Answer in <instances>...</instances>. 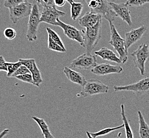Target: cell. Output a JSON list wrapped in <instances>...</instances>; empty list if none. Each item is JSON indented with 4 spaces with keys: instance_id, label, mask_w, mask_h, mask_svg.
I'll list each match as a JSON object with an SVG mask.
<instances>
[{
    "instance_id": "7c38bea8",
    "label": "cell",
    "mask_w": 149,
    "mask_h": 138,
    "mask_svg": "<svg viewBox=\"0 0 149 138\" xmlns=\"http://www.w3.org/2000/svg\"><path fill=\"white\" fill-rule=\"evenodd\" d=\"M123 71V68L120 65H111L109 63H102L91 70L93 74L97 76H103L110 74H120Z\"/></svg>"
},
{
    "instance_id": "e575fe53",
    "label": "cell",
    "mask_w": 149,
    "mask_h": 138,
    "mask_svg": "<svg viewBox=\"0 0 149 138\" xmlns=\"http://www.w3.org/2000/svg\"><path fill=\"white\" fill-rule=\"evenodd\" d=\"M9 132V130L8 128L4 129L3 131L0 133V138H4V137H6Z\"/></svg>"
},
{
    "instance_id": "5b68a950",
    "label": "cell",
    "mask_w": 149,
    "mask_h": 138,
    "mask_svg": "<svg viewBox=\"0 0 149 138\" xmlns=\"http://www.w3.org/2000/svg\"><path fill=\"white\" fill-rule=\"evenodd\" d=\"M109 87L102 81L95 79H89L87 81L84 86L82 87L80 93L78 96L87 97L102 93H107Z\"/></svg>"
},
{
    "instance_id": "9c48e42d",
    "label": "cell",
    "mask_w": 149,
    "mask_h": 138,
    "mask_svg": "<svg viewBox=\"0 0 149 138\" xmlns=\"http://www.w3.org/2000/svg\"><path fill=\"white\" fill-rule=\"evenodd\" d=\"M57 21V26H58L63 29L65 36L72 41L77 42L84 48V30H80L74 26L63 23L59 18Z\"/></svg>"
},
{
    "instance_id": "836d02e7",
    "label": "cell",
    "mask_w": 149,
    "mask_h": 138,
    "mask_svg": "<svg viewBox=\"0 0 149 138\" xmlns=\"http://www.w3.org/2000/svg\"><path fill=\"white\" fill-rule=\"evenodd\" d=\"M66 0H54L56 7H63L66 3Z\"/></svg>"
},
{
    "instance_id": "2e32d148",
    "label": "cell",
    "mask_w": 149,
    "mask_h": 138,
    "mask_svg": "<svg viewBox=\"0 0 149 138\" xmlns=\"http://www.w3.org/2000/svg\"><path fill=\"white\" fill-rule=\"evenodd\" d=\"M64 73L68 79V80L71 81L74 84H77L82 87L87 82V79L83 74L81 73L74 71L71 69V68L65 67L64 70Z\"/></svg>"
},
{
    "instance_id": "83f0119b",
    "label": "cell",
    "mask_w": 149,
    "mask_h": 138,
    "mask_svg": "<svg viewBox=\"0 0 149 138\" xmlns=\"http://www.w3.org/2000/svg\"><path fill=\"white\" fill-rule=\"evenodd\" d=\"M18 61L23 65L26 67L30 72L32 70L34 63H36L34 58H20Z\"/></svg>"
},
{
    "instance_id": "30bf717a",
    "label": "cell",
    "mask_w": 149,
    "mask_h": 138,
    "mask_svg": "<svg viewBox=\"0 0 149 138\" xmlns=\"http://www.w3.org/2000/svg\"><path fill=\"white\" fill-rule=\"evenodd\" d=\"M33 4L27 2L9 8V16L13 23L16 24L20 20L29 16Z\"/></svg>"
},
{
    "instance_id": "5bb4252c",
    "label": "cell",
    "mask_w": 149,
    "mask_h": 138,
    "mask_svg": "<svg viewBox=\"0 0 149 138\" xmlns=\"http://www.w3.org/2000/svg\"><path fill=\"white\" fill-rule=\"evenodd\" d=\"M147 30L146 26H142L136 29H133L125 34V43L127 49L130 47L132 45L139 41L142 38L143 35Z\"/></svg>"
},
{
    "instance_id": "ba28073f",
    "label": "cell",
    "mask_w": 149,
    "mask_h": 138,
    "mask_svg": "<svg viewBox=\"0 0 149 138\" xmlns=\"http://www.w3.org/2000/svg\"><path fill=\"white\" fill-rule=\"evenodd\" d=\"M96 56L85 53L72 61L70 68L80 70H91L97 65Z\"/></svg>"
},
{
    "instance_id": "ffe728a7",
    "label": "cell",
    "mask_w": 149,
    "mask_h": 138,
    "mask_svg": "<svg viewBox=\"0 0 149 138\" xmlns=\"http://www.w3.org/2000/svg\"><path fill=\"white\" fill-rule=\"evenodd\" d=\"M121 116L122 120L123 122L124 128L125 129L126 137V138H134L133 131L130 125V122L128 119L127 118L126 115L125 113V106L123 104H122L121 105Z\"/></svg>"
},
{
    "instance_id": "d4e9b609",
    "label": "cell",
    "mask_w": 149,
    "mask_h": 138,
    "mask_svg": "<svg viewBox=\"0 0 149 138\" xmlns=\"http://www.w3.org/2000/svg\"><path fill=\"white\" fill-rule=\"evenodd\" d=\"M48 48L53 51H57L60 53H64L66 51L61 46L54 42L51 37L48 36Z\"/></svg>"
},
{
    "instance_id": "484cf974",
    "label": "cell",
    "mask_w": 149,
    "mask_h": 138,
    "mask_svg": "<svg viewBox=\"0 0 149 138\" xmlns=\"http://www.w3.org/2000/svg\"><path fill=\"white\" fill-rule=\"evenodd\" d=\"M22 64L18 61L15 63L8 62V71H7V77L11 78L13 73L17 70V69Z\"/></svg>"
},
{
    "instance_id": "277c9868",
    "label": "cell",
    "mask_w": 149,
    "mask_h": 138,
    "mask_svg": "<svg viewBox=\"0 0 149 138\" xmlns=\"http://www.w3.org/2000/svg\"><path fill=\"white\" fill-rule=\"evenodd\" d=\"M41 12L39 5L36 2L33 4L32 10L30 14L27 25L26 38L29 42H34L38 39L37 33L40 23Z\"/></svg>"
},
{
    "instance_id": "d6986e66",
    "label": "cell",
    "mask_w": 149,
    "mask_h": 138,
    "mask_svg": "<svg viewBox=\"0 0 149 138\" xmlns=\"http://www.w3.org/2000/svg\"><path fill=\"white\" fill-rule=\"evenodd\" d=\"M32 118L39 125L44 136V138H55L51 133L49 128L48 125L47 124L44 119H40L36 116H32Z\"/></svg>"
},
{
    "instance_id": "6da1fadb",
    "label": "cell",
    "mask_w": 149,
    "mask_h": 138,
    "mask_svg": "<svg viewBox=\"0 0 149 138\" xmlns=\"http://www.w3.org/2000/svg\"><path fill=\"white\" fill-rule=\"evenodd\" d=\"M90 11L101 15L109 23H113L117 15L112 10L108 0H84Z\"/></svg>"
},
{
    "instance_id": "4dcf8cb0",
    "label": "cell",
    "mask_w": 149,
    "mask_h": 138,
    "mask_svg": "<svg viewBox=\"0 0 149 138\" xmlns=\"http://www.w3.org/2000/svg\"><path fill=\"white\" fill-rule=\"evenodd\" d=\"M27 1L28 0H5L4 2V6L9 9L19 4L27 2Z\"/></svg>"
},
{
    "instance_id": "d6a6232c",
    "label": "cell",
    "mask_w": 149,
    "mask_h": 138,
    "mask_svg": "<svg viewBox=\"0 0 149 138\" xmlns=\"http://www.w3.org/2000/svg\"><path fill=\"white\" fill-rule=\"evenodd\" d=\"M27 73H31L26 67L22 65L17 69V70L13 73L11 78H15L17 76H21V75H23V74H27Z\"/></svg>"
},
{
    "instance_id": "8fae6325",
    "label": "cell",
    "mask_w": 149,
    "mask_h": 138,
    "mask_svg": "<svg viewBox=\"0 0 149 138\" xmlns=\"http://www.w3.org/2000/svg\"><path fill=\"white\" fill-rule=\"evenodd\" d=\"M66 14L64 12L57 10L56 7L43 8L41 12L40 23H45L49 25L57 26V19L59 17L64 16Z\"/></svg>"
},
{
    "instance_id": "4fadbf2b",
    "label": "cell",
    "mask_w": 149,
    "mask_h": 138,
    "mask_svg": "<svg viewBox=\"0 0 149 138\" xmlns=\"http://www.w3.org/2000/svg\"><path fill=\"white\" fill-rule=\"evenodd\" d=\"M109 3L117 16L126 22L128 26H132L133 22L130 11L125 3H116L112 2H109Z\"/></svg>"
},
{
    "instance_id": "cb8c5ba5",
    "label": "cell",
    "mask_w": 149,
    "mask_h": 138,
    "mask_svg": "<svg viewBox=\"0 0 149 138\" xmlns=\"http://www.w3.org/2000/svg\"><path fill=\"white\" fill-rule=\"evenodd\" d=\"M46 30L49 36H50L54 42H56L57 44H58L60 46H61L64 50L66 51L64 44L62 41V39L58 35V34L56 33L54 30L49 27L46 28Z\"/></svg>"
},
{
    "instance_id": "f1b7e54d",
    "label": "cell",
    "mask_w": 149,
    "mask_h": 138,
    "mask_svg": "<svg viewBox=\"0 0 149 138\" xmlns=\"http://www.w3.org/2000/svg\"><path fill=\"white\" fill-rule=\"evenodd\" d=\"M4 37L8 40H13L16 37L17 32L15 29L11 27H8L4 30Z\"/></svg>"
},
{
    "instance_id": "7a4b0ae2",
    "label": "cell",
    "mask_w": 149,
    "mask_h": 138,
    "mask_svg": "<svg viewBox=\"0 0 149 138\" xmlns=\"http://www.w3.org/2000/svg\"><path fill=\"white\" fill-rule=\"evenodd\" d=\"M109 25L111 34L109 44L117 51L122 63H125L128 60V49H127L125 40L121 37L113 23H109Z\"/></svg>"
},
{
    "instance_id": "8d00e7d4",
    "label": "cell",
    "mask_w": 149,
    "mask_h": 138,
    "mask_svg": "<svg viewBox=\"0 0 149 138\" xmlns=\"http://www.w3.org/2000/svg\"><path fill=\"white\" fill-rule=\"evenodd\" d=\"M86 134L87 135L88 138H94V137H93L91 135L90 132L89 131H86Z\"/></svg>"
},
{
    "instance_id": "4316f807",
    "label": "cell",
    "mask_w": 149,
    "mask_h": 138,
    "mask_svg": "<svg viewBox=\"0 0 149 138\" xmlns=\"http://www.w3.org/2000/svg\"><path fill=\"white\" fill-rule=\"evenodd\" d=\"M125 3L128 7H141L149 3V0H127Z\"/></svg>"
},
{
    "instance_id": "e0dca14e",
    "label": "cell",
    "mask_w": 149,
    "mask_h": 138,
    "mask_svg": "<svg viewBox=\"0 0 149 138\" xmlns=\"http://www.w3.org/2000/svg\"><path fill=\"white\" fill-rule=\"evenodd\" d=\"M95 55L103 60L111 61L117 63H122L119 57L112 50L107 47H102L100 50L95 51Z\"/></svg>"
},
{
    "instance_id": "7402d4cb",
    "label": "cell",
    "mask_w": 149,
    "mask_h": 138,
    "mask_svg": "<svg viewBox=\"0 0 149 138\" xmlns=\"http://www.w3.org/2000/svg\"><path fill=\"white\" fill-rule=\"evenodd\" d=\"M31 73L32 75L34 86L38 87H40V85L43 82V79L40 70L36 62L34 63L33 69L31 71Z\"/></svg>"
},
{
    "instance_id": "74e56055",
    "label": "cell",
    "mask_w": 149,
    "mask_h": 138,
    "mask_svg": "<svg viewBox=\"0 0 149 138\" xmlns=\"http://www.w3.org/2000/svg\"><path fill=\"white\" fill-rule=\"evenodd\" d=\"M66 1L68 2V3L70 4H71V5L74 2L73 0H66Z\"/></svg>"
},
{
    "instance_id": "3957f363",
    "label": "cell",
    "mask_w": 149,
    "mask_h": 138,
    "mask_svg": "<svg viewBox=\"0 0 149 138\" xmlns=\"http://www.w3.org/2000/svg\"><path fill=\"white\" fill-rule=\"evenodd\" d=\"M102 21L100 20L96 25L86 28L84 32V48L86 53L91 54L101 38Z\"/></svg>"
},
{
    "instance_id": "1f68e13d",
    "label": "cell",
    "mask_w": 149,
    "mask_h": 138,
    "mask_svg": "<svg viewBox=\"0 0 149 138\" xmlns=\"http://www.w3.org/2000/svg\"><path fill=\"white\" fill-rule=\"evenodd\" d=\"M36 2L39 4V6L44 8L56 7L54 0H36Z\"/></svg>"
},
{
    "instance_id": "603a6c76",
    "label": "cell",
    "mask_w": 149,
    "mask_h": 138,
    "mask_svg": "<svg viewBox=\"0 0 149 138\" xmlns=\"http://www.w3.org/2000/svg\"><path fill=\"white\" fill-rule=\"evenodd\" d=\"M124 128V124H123V125H120L118 126L113 127V128H103L97 132H95V133L90 132V133L93 137H94V138H96L98 137L105 136L106 135H109L112 132L120 130V128Z\"/></svg>"
},
{
    "instance_id": "44dd1931",
    "label": "cell",
    "mask_w": 149,
    "mask_h": 138,
    "mask_svg": "<svg viewBox=\"0 0 149 138\" xmlns=\"http://www.w3.org/2000/svg\"><path fill=\"white\" fill-rule=\"evenodd\" d=\"M71 6V17L72 19L75 20L81 15L84 5L81 2H74Z\"/></svg>"
},
{
    "instance_id": "ac0fdd59",
    "label": "cell",
    "mask_w": 149,
    "mask_h": 138,
    "mask_svg": "<svg viewBox=\"0 0 149 138\" xmlns=\"http://www.w3.org/2000/svg\"><path fill=\"white\" fill-rule=\"evenodd\" d=\"M139 123V137L140 138H149V125L146 122L142 112L139 111L137 112Z\"/></svg>"
},
{
    "instance_id": "52a82bcc",
    "label": "cell",
    "mask_w": 149,
    "mask_h": 138,
    "mask_svg": "<svg viewBox=\"0 0 149 138\" xmlns=\"http://www.w3.org/2000/svg\"><path fill=\"white\" fill-rule=\"evenodd\" d=\"M115 91H132L137 96L149 93V77H146L134 84L125 86H114Z\"/></svg>"
},
{
    "instance_id": "9a60e30c",
    "label": "cell",
    "mask_w": 149,
    "mask_h": 138,
    "mask_svg": "<svg viewBox=\"0 0 149 138\" xmlns=\"http://www.w3.org/2000/svg\"><path fill=\"white\" fill-rule=\"evenodd\" d=\"M103 18L101 15L94 13L91 11H88L83 16L79 19V23L80 26L86 28H91L96 25L100 20Z\"/></svg>"
},
{
    "instance_id": "8992f818",
    "label": "cell",
    "mask_w": 149,
    "mask_h": 138,
    "mask_svg": "<svg viewBox=\"0 0 149 138\" xmlns=\"http://www.w3.org/2000/svg\"><path fill=\"white\" fill-rule=\"evenodd\" d=\"M133 57L134 63L141 73V75L146 73V63L149 58V46L148 44H142L139 45L136 51L131 54Z\"/></svg>"
},
{
    "instance_id": "f546056e",
    "label": "cell",
    "mask_w": 149,
    "mask_h": 138,
    "mask_svg": "<svg viewBox=\"0 0 149 138\" xmlns=\"http://www.w3.org/2000/svg\"><path fill=\"white\" fill-rule=\"evenodd\" d=\"M16 78L18 80L24 82H26L28 84H32L34 86V81L33 79L32 75L31 73H27V74H23L21 76H18L16 77Z\"/></svg>"
},
{
    "instance_id": "d590c367",
    "label": "cell",
    "mask_w": 149,
    "mask_h": 138,
    "mask_svg": "<svg viewBox=\"0 0 149 138\" xmlns=\"http://www.w3.org/2000/svg\"><path fill=\"white\" fill-rule=\"evenodd\" d=\"M6 62H7L6 61V60L4 59L3 56L2 55H0V67L3 66Z\"/></svg>"
}]
</instances>
